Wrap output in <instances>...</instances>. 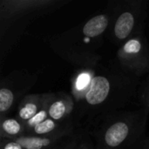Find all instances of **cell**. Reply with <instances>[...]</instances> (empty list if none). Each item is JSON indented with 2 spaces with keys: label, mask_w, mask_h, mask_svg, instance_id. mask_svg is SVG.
<instances>
[{
  "label": "cell",
  "mask_w": 149,
  "mask_h": 149,
  "mask_svg": "<svg viewBox=\"0 0 149 149\" xmlns=\"http://www.w3.org/2000/svg\"><path fill=\"white\" fill-rule=\"evenodd\" d=\"M140 82L141 79L117 63L99 65L87 92L75 107L74 120L79 127L87 130L101 119L137 101Z\"/></svg>",
  "instance_id": "obj_1"
},
{
  "label": "cell",
  "mask_w": 149,
  "mask_h": 149,
  "mask_svg": "<svg viewBox=\"0 0 149 149\" xmlns=\"http://www.w3.org/2000/svg\"><path fill=\"white\" fill-rule=\"evenodd\" d=\"M111 20L108 10L50 38L52 50L77 68L96 69L102 58L101 47Z\"/></svg>",
  "instance_id": "obj_2"
},
{
  "label": "cell",
  "mask_w": 149,
  "mask_h": 149,
  "mask_svg": "<svg viewBox=\"0 0 149 149\" xmlns=\"http://www.w3.org/2000/svg\"><path fill=\"white\" fill-rule=\"evenodd\" d=\"M149 109H124L87 129L97 149H140L147 135Z\"/></svg>",
  "instance_id": "obj_3"
},
{
  "label": "cell",
  "mask_w": 149,
  "mask_h": 149,
  "mask_svg": "<svg viewBox=\"0 0 149 149\" xmlns=\"http://www.w3.org/2000/svg\"><path fill=\"white\" fill-rule=\"evenodd\" d=\"M67 3V0H2L0 2L1 65L31 22L57 10Z\"/></svg>",
  "instance_id": "obj_4"
},
{
  "label": "cell",
  "mask_w": 149,
  "mask_h": 149,
  "mask_svg": "<svg viewBox=\"0 0 149 149\" xmlns=\"http://www.w3.org/2000/svg\"><path fill=\"white\" fill-rule=\"evenodd\" d=\"M111 20L106 37L120 47L130 38L146 32L149 5L147 0L110 2Z\"/></svg>",
  "instance_id": "obj_5"
},
{
  "label": "cell",
  "mask_w": 149,
  "mask_h": 149,
  "mask_svg": "<svg viewBox=\"0 0 149 149\" xmlns=\"http://www.w3.org/2000/svg\"><path fill=\"white\" fill-rule=\"evenodd\" d=\"M38 80V74L28 70H14L0 80V118L8 117L29 94Z\"/></svg>",
  "instance_id": "obj_6"
},
{
  "label": "cell",
  "mask_w": 149,
  "mask_h": 149,
  "mask_svg": "<svg viewBox=\"0 0 149 149\" xmlns=\"http://www.w3.org/2000/svg\"><path fill=\"white\" fill-rule=\"evenodd\" d=\"M116 63L139 79L149 73V41L146 32L137 35L123 45L116 53Z\"/></svg>",
  "instance_id": "obj_7"
},
{
  "label": "cell",
  "mask_w": 149,
  "mask_h": 149,
  "mask_svg": "<svg viewBox=\"0 0 149 149\" xmlns=\"http://www.w3.org/2000/svg\"><path fill=\"white\" fill-rule=\"evenodd\" d=\"M75 101L72 95L65 92H51L47 93L45 108L48 117L63 123L74 120Z\"/></svg>",
  "instance_id": "obj_8"
},
{
  "label": "cell",
  "mask_w": 149,
  "mask_h": 149,
  "mask_svg": "<svg viewBox=\"0 0 149 149\" xmlns=\"http://www.w3.org/2000/svg\"><path fill=\"white\" fill-rule=\"evenodd\" d=\"M46 99L47 93H29L25 95L17 106L16 117L25 124L45 107Z\"/></svg>",
  "instance_id": "obj_9"
},
{
  "label": "cell",
  "mask_w": 149,
  "mask_h": 149,
  "mask_svg": "<svg viewBox=\"0 0 149 149\" xmlns=\"http://www.w3.org/2000/svg\"><path fill=\"white\" fill-rule=\"evenodd\" d=\"M72 134H55L51 136L29 135V136H21L16 139V141L19 142L24 148V149H53L58 147V145H60L63 141H65Z\"/></svg>",
  "instance_id": "obj_10"
},
{
  "label": "cell",
  "mask_w": 149,
  "mask_h": 149,
  "mask_svg": "<svg viewBox=\"0 0 149 149\" xmlns=\"http://www.w3.org/2000/svg\"><path fill=\"white\" fill-rule=\"evenodd\" d=\"M96 69H85L77 68L73 73L72 82V96L75 101V104L79 103L85 93L87 92Z\"/></svg>",
  "instance_id": "obj_11"
},
{
  "label": "cell",
  "mask_w": 149,
  "mask_h": 149,
  "mask_svg": "<svg viewBox=\"0 0 149 149\" xmlns=\"http://www.w3.org/2000/svg\"><path fill=\"white\" fill-rule=\"evenodd\" d=\"M0 138L16 140L25 135V125L16 116L0 118Z\"/></svg>",
  "instance_id": "obj_12"
},
{
  "label": "cell",
  "mask_w": 149,
  "mask_h": 149,
  "mask_svg": "<svg viewBox=\"0 0 149 149\" xmlns=\"http://www.w3.org/2000/svg\"><path fill=\"white\" fill-rule=\"evenodd\" d=\"M137 102L140 107L149 109V73L141 79Z\"/></svg>",
  "instance_id": "obj_13"
},
{
  "label": "cell",
  "mask_w": 149,
  "mask_h": 149,
  "mask_svg": "<svg viewBox=\"0 0 149 149\" xmlns=\"http://www.w3.org/2000/svg\"><path fill=\"white\" fill-rule=\"evenodd\" d=\"M72 149H97L93 138L89 135L87 130L84 129L79 140Z\"/></svg>",
  "instance_id": "obj_14"
},
{
  "label": "cell",
  "mask_w": 149,
  "mask_h": 149,
  "mask_svg": "<svg viewBox=\"0 0 149 149\" xmlns=\"http://www.w3.org/2000/svg\"><path fill=\"white\" fill-rule=\"evenodd\" d=\"M0 149H24L16 140L0 138Z\"/></svg>",
  "instance_id": "obj_15"
},
{
  "label": "cell",
  "mask_w": 149,
  "mask_h": 149,
  "mask_svg": "<svg viewBox=\"0 0 149 149\" xmlns=\"http://www.w3.org/2000/svg\"><path fill=\"white\" fill-rule=\"evenodd\" d=\"M82 127H80L74 134H72V136H70L68 139H66L65 141H63L60 145H58V147H56L55 148L53 149H67L74 141H75V140L78 138V136L79 135V134H80V132L82 131Z\"/></svg>",
  "instance_id": "obj_16"
},
{
  "label": "cell",
  "mask_w": 149,
  "mask_h": 149,
  "mask_svg": "<svg viewBox=\"0 0 149 149\" xmlns=\"http://www.w3.org/2000/svg\"><path fill=\"white\" fill-rule=\"evenodd\" d=\"M140 149H149V136H147Z\"/></svg>",
  "instance_id": "obj_17"
},
{
  "label": "cell",
  "mask_w": 149,
  "mask_h": 149,
  "mask_svg": "<svg viewBox=\"0 0 149 149\" xmlns=\"http://www.w3.org/2000/svg\"><path fill=\"white\" fill-rule=\"evenodd\" d=\"M84 129H85V128H83V129H82V131L80 132V134H79V135L78 136V138H77V139L75 140V141H74V142H73V143H72V145H71V146H70V147H69V148H67V149H72V147H73V146L75 145V143H76V142H77V141L79 140V136L81 135V134H82V132L84 131Z\"/></svg>",
  "instance_id": "obj_18"
}]
</instances>
